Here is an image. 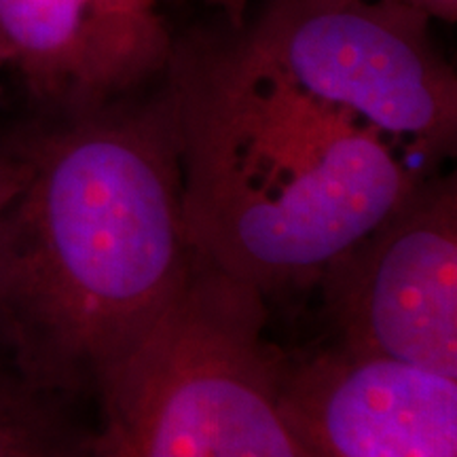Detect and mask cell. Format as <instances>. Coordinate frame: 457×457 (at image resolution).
Instances as JSON below:
<instances>
[{"instance_id":"obj_7","label":"cell","mask_w":457,"mask_h":457,"mask_svg":"<svg viewBox=\"0 0 457 457\" xmlns=\"http://www.w3.org/2000/svg\"><path fill=\"white\" fill-rule=\"evenodd\" d=\"M171 54L163 21L119 0H0V66L64 114L125 98Z\"/></svg>"},{"instance_id":"obj_5","label":"cell","mask_w":457,"mask_h":457,"mask_svg":"<svg viewBox=\"0 0 457 457\" xmlns=\"http://www.w3.org/2000/svg\"><path fill=\"white\" fill-rule=\"evenodd\" d=\"M318 286L337 347L457 379L455 174H426Z\"/></svg>"},{"instance_id":"obj_4","label":"cell","mask_w":457,"mask_h":457,"mask_svg":"<svg viewBox=\"0 0 457 457\" xmlns=\"http://www.w3.org/2000/svg\"><path fill=\"white\" fill-rule=\"evenodd\" d=\"M432 21L394 0H276L244 43L432 174L457 145V77Z\"/></svg>"},{"instance_id":"obj_3","label":"cell","mask_w":457,"mask_h":457,"mask_svg":"<svg viewBox=\"0 0 457 457\" xmlns=\"http://www.w3.org/2000/svg\"><path fill=\"white\" fill-rule=\"evenodd\" d=\"M265 296L195 253L185 286L96 387L79 457H305Z\"/></svg>"},{"instance_id":"obj_10","label":"cell","mask_w":457,"mask_h":457,"mask_svg":"<svg viewBox=\"0 0 457 457\" xmlns=\"http://www.w3.org/2000/svg\"><path fill=\"white\" fill-rule=\"evenodd\" d=\"M394 3H403L424 11L428 17L441 20L445 24H453L457 20V0H394Z\"/></svg>"},{"instance_id":"obj_12","label":"cell","mask_w":457,"mask_h":457,"mask_svg":"<svg viewBox=\"0 0 457 457\" xmlns=\"http://www.w3.org/2000/svg\"><path fill=\"white\" fill-rule=\"evenodd\" d=\"M119 3L125 4L129 11H134L136 15L145 17V20L163 21V17L157 9V0H119Z\"/></svg>"},{"instance_id":"obj_1","label":"cell","mask_w":457,"mask_h":457,"mask_svg":"<svg viewBox=\"0 0 457 457\" xmlns=\"http://www.w3.org/2000/svg\"><path fill=\"white\" fill-rule=\"evenodd\" d=\"M0 216V339L55 396L96 394L195 262L168 91L68 112L20 142Z\"/></svg>"},{"instance_id":"obj_11","label":"cell","mask_w":457,"mask_h":457,"mask_svg":"<svg viewBox=\"0 0 457 457\" xmlns=\"http://www.w3.org/2000/svg\"><path fill=\"white\" fill-rule=\"evenodd\" d=\"M204 3H208L210 7L219 9L220 13L225 15L228 21H231V26L242 28L244 15H245V11H248L253 0H204Z\"/></svg>"},{"instance_id":"obj_2","label":"cell","mask_w":457,"mask_h":457,"mask_svg":"<svg viewBox=\"0 0 457 457\" xmlns=\"http://www.w3.org/2000/svg\"><path fill=\"white\" fill-rule=\"evenodd\" d=\"M165 71L193 250L262 296L318 284L426 176L244 38L174 51Z\"/></svg>"},{"instance_id":"obj_6","label":"cell","mask_w":457,"mask_h":457,"mask_svg":"<svg viewBox=\"0 0 457 457\" xmlns=\"http://www.w3.org/2000/svg\"><path fill=\"white\" fill-rule=\"evenodd\" d=\"M284 403L305 457H457V379L330 345L286 358Z\"/></svg>"},{"instance_id":"obj_9","label":"cell","mask_w":457,"mask_h":457,"mask_svg":"<svg viewBox=\"0 0 457 457\" xmlns=\"http://www.w3.org/2000/svg\"><path fill=\"white\" fill-rule=\"evenodd\" d=\"M28 176V159L20 145H0V216L24 187Z\"/></svg>"},{"instance_id":"obj_8","label":"cell","mask_w":457,"mask_h":457,"mask_svg":"<svg viewBox=\"0 0 457 457\" xmlns=\"http://www.w3.org/2000/svg\"><path fill=\"white\" fill-rule=\"evenodd\" d=\"M64 404L34 384L0 339V457H79L87 432Z\"/></svg>"}]
</instances>
